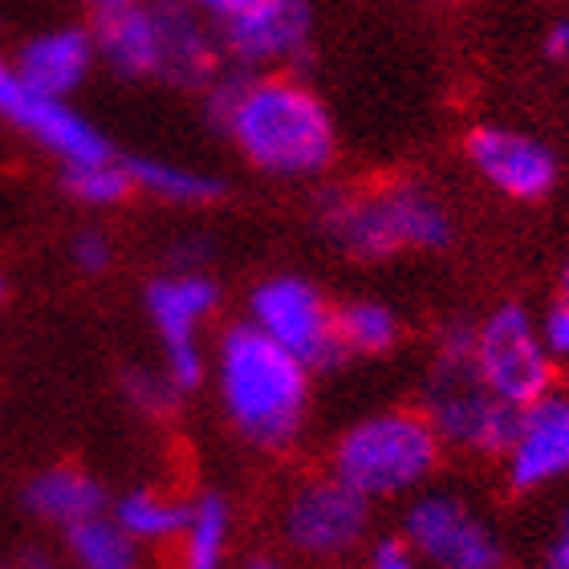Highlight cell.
Returning a JSON list of instances; mask_svg holds the SVG:
<instances>
[{
  "label": "cell",
  "mask_w": 569,
  "mask_h": 569,
  "mask_svg": "<svg viewBox=\"0 0 569 569\" xmlns=\"http://www.w3.org/2000/svg\"><path fill=\"white\" fill-rule=\"evenodd\" d=\"M497 463L517 497L561 485L569 476V391L553 387L537 403L517 411L509 448Z\"/></svg>",
  "instance_id": "14"
},
{
  "label": "cell",
  "mask_w": 569,
  "mask_h": 569,
  "mask_svg": "<svg viewBox=\"0 0 569 569\" xmlns=\"http://www.w3.org/2000/svg\"><path fill=\"white\" fill-rule=\"evenodd\" d=\"M541 326V338H546V350L558 362H569V301L566 297H553L546 309V318H537Z\"/></svg>",
  "instance_id": "28"
},
{
  "label": "cell",
  "mask_w": 569,
  "mask_h": 569,
  "mask_svg": "<svg viewBox=\"0 0 569 569\" xmlns=\"http://www.w3.org/2000/svg\"><path fill=\"white\" fill-rule=\"evenodd\" d=\"M0 569H4V566H0Z\"/></svg>",
  "instance_id": "37"
},
{
  "label": "cell",
  "mask_w": 569,
  "mask_h": 569,
  "mask_svg": "<svg viewBox=\"0 0 569 569\" xmlns=\"http://www.w3.org/2000/svg\"><path fill=\"white\" fill-rule=\"evenodd\" d=\"M70 257L86 277H102L114 264V240L102 228H82L70 244Z\"/></svg>",
  "instance_id": "26"
},
{
  "label": "cell",
  "mask_w": 569,
  "mask_h": 569,
  "mask_svg": "<svg viewBox=\"0 0 569 569\" xmlns=\"http://www.w3.org/2000/svg\"><path fill=\"white\" fill-rule=\"evenodd\" d=\"M24 505H29L37 521L70 529V525L86 521V517L107 512V488H102V480L94 472H86L78 463H53V468H41L29 480Z\"/></svg>",
  "instance_id": "18"
},
{
  "label": "cell",
  "mask_w": 569,
  "mask_h": 569,
  "mask_svg": "<svg viewBox=\"0 0 569 569\" xmlns=\"http://www.w3.org/2000/svg\"><path fill=\"white\" fill-rule=\"evenodd\" d=\"M188 512H191V497L142 485V488H131V492H122V497L114 500L110 517H114L139 546L167 549L179 541L183 525H188Z\"/></svg>",
  "instance_id": "19"
},
{
  "label": "cell",
  "mask_w": 569,
  "mask_h": 569,
  "mask_svg": "<svg viewBox=\"0 0 569 569\" xmlns=\"http://www.w3.org/2000/svg\"><path fill=\"white\" fill-rule=\"evenodd\" d=\"M220 281L208 269H167L151 277L142 306L151 318V330L163 346L167 379L176 382L179 395L200 391L208 382V350H203V330L220 309Z\"/></svg>",
  "instance_id": "9"
},
{
  "label": "cell",
  "mask_w": 569,
  "mask_h": 569,
  "mask_svg": "<svg viewBox=\"0 0 569 569\" xmlns=\"http://www.w3.org/2000/svg\"><path fill=\"white\" fill-rule=\"evenodd\" d=\"M472 362L500 403L525 411L558 387V358L546 350L541 326L521 301H500L476 321Z\"/></svg>",
  "instance_id": "8"
},
{
  "label": "cell",
  "mask_w": 569,
  "mask_h": 569,
  "mask_svg": "<svg viewBox=\"0 0 569 569\" xmlns=\"http://www.w3.org/2000/svg\"><path fill=\"white\" fill-rule=\"evenodd\" d=\"M232 549V505L224 492L191 497L188 525L176 541V569H224Z\"/></svg>",
  "instance_id": "20"
},
{
  "label": "cell",
  "mask_w": 569,
  "mask_h": 569,
  "mask_svg": "<svg viewBox=\"0 0 569 569\" xmlns=\"http://www.w3.org/2000/svg\"><path fill=\"white\" fill-rule=\"evenodd\" d=\"M203 114L269 179L309 183L338 163V122L326 98L297 73L224 70L203 90Z\"/></svg>",
  "instance_id": "1"
},
{
  "label": "cell",
  "mask_w": 569,
  "mask_h": 569,
  "mask_svg": "<svg viewBox=\"0 0 569 569\" xmlns=\"http://www.w3.org/2000/svg\"><path fill=\"white\" fill-rule=\"evenodd\" d=\"M0 119L58 154L61 167L94 163V159L114 154L107 134L98 131L94 122L78 114L66 98L41 94L29 82H21V73L12 70V61L4 58H0Z\"/></svg>",
  "instance_id": "13"
},
{
  "label": "cell",
  "mask_w": 569,
  "mask_h": 569,
  "mask_svg": "<svg viewBox=\"0 0 569 569\" xmlns=\"http://www.w3.org/2000/svg\"><path fill=\"white\" fill-rule=\"evenodd\" d=\"M463 159L488 188L512 203L549 200L561 176L558 151L546 139L505 122H480L463 134Z\"/></svg>",
  "instance_id": "12"
},
{
  "label": "cell",
  "mask_w": 569,
  "mask_h": 569,
  "mask_svg": "<svg viewBox=\"0 0 569 569\" xmlns=\"http://www.w3.org/2000/svg\"><path fill=\"white\" fill-rule=\"evenodd\" d=\"M122 395L131 399L134 411H142V416L151 419H163L171 416L179 407V387L171 379H167L163 367H127L122 370Z\"/></svg>",
  "instance_id": "25"
},
{
  "label": "cell",
  "mask_w": 569,
  "mask_h": 569,
  "mask_svg": "<svg viewBox=\"0 0 569 569\" xmlns=\"http://www.w3.org/2000/svg\"><path fill=\"white\" fill-rule=\"evenodd\" d=\"M399 537L416 549L423 569H500L505 546L485 509L456 488H423L403 500Z\"/></svg>",
  "instance_id": "10"
},
{
  "label": "cell",
  "mask_w": 569,
  "mask_h": 569,
  "mask_svg": "<svg viewBox=\"0 0 569 569\" xmlns=\"http://www.w3.org/2000/svg\"><path fill=\"white\" fill-rule=\"evenodd\" d=\"M541 49H546L549 61L566 66V61H569V17H558V21L549 24L546 37H541Z\"/></svg>",
  "instance_id": "30"
},
{
  "label": "cell",
  "mask_w": 569,
  "mask_h": 569,
  "mask_svg": "<svg viewBox=\"0 0 569 569\" xmlns=\"http://www.w3.org/2000/svg\"><path fill=\"white\" fill-rule=\"evenodd\" d=\"M244 569H293L289 561L273 558V553H257L252 561H244Z\"/></svg>",
  "instance_id": "33"
},
{
  "label": "cell",
  "mask_w": 569,
  "mask_h": 569,
  "mask_svg": "<svg viewBox=\"0 0 569 569\" xmlns=\"http://www.w3.org/2000/svg\"><path fill=\"white\" fill-rule=\"evenodd\" d=\"M0 301H4V281H0Z\"/></svg>",
  "instance_id": "36"
},
{
  "label": "cell",
  "mask_w": 569,
  "mask_h": 569,
  "mask_svg": "<svg viewBox=\"0 0 569 569\" xmlns=\"http://www.w3.org/2000/svg\"><path fill=\"white\" fill-rule=\"evenodd\" d=\"M362 569H423V561L416 558V549L407 546L399 533L370 537L362 549Z\"/></svg>",
  "instance_id": "27"
},
{
  "label": "cell",
  "mask_w": 569,
  "mask_h": 569,
  "mask_svg": "<svg viewBox=\"0 0 569 569\" xmlns=\"http://www.w3.org/2000/svg\"><path fill=\"white\" fill-rule=\"evenodd\" d=\"M541 569H569V509H566V517L558 521V533L549 537Z\"/></svg>",
  "instance_id": "31"
},
{
  "label": "cell",
  "mask_w": 569,
  "mask_h": 569,
  "mask_svg": "<svg viewBox=\"0 0 569 569\" xmlns=\"http://www.w3.org/2000/svg\"><path fill=\"white\" fill-rule=\"evenodd\" d=\"M333 321H338V342H342L346 358H387L403 342V318H399V309L379 301V297L342 301Z\"/></svg>",
  "instance_id": "23"
},
{
  "label": "cell",
  "mask_w": 569,
  "mask_h": 569,
  "mask_svg": "<svg viewBox=\"0 0 569 569\" xmlns=\"http://www.w3.org/2000/svg\"><path fill=\"white\" fill-rule=\"evenodd\" d=\"M313 216L326 240L362 264L439 252L456 240L448 200L416 176L379 179L362 188H326L313 203Z\"/></svg>",
  "instance_id": "3"
},
{
  "label": "cell",
  "mask_w": 569,
  "mask_h": 569,
  "mask_svg": "<svg viewBox=\"0 0 569 569\" xmlns=\"http://www.w3.org/2000/svg\"><path fill=\"white\" fill-rule=\"evenodd\" d=\"M151 9L154 24H159V73H154V82L203 94L228 70L220 29L191 0H151Z\"/></svg>",
  "instance_id": "15"
},
{
  "label": "cell",
  "mask_w": 569,
  "mask_h": 569,
  "mask_svg": "<svg viewBox=\"0 0 569 569\" xmlns=\"http://www.w3.org/2000/svg\"><path fill=\"white\" fill-rule=\"evenodd\" d=\"M216 403L244 448L289 456L313 411V370L240 318L220 330L208 355Z\"/></svg>",
  "instance_id": "2"
},
{
  "label": "cell",
  "mask_w": 569,
  "mask_h": 569,
  "mask_svg": "<svg viewBox=\"0 0 569 569\" xmlns=\"http://www.w3.org/2000/svg\"><path fill=\"white\" fill-rule=\"evenodd\" d=\"M443 460L448 451L419 407H382L338 431L326 456V472L367 505H379L411 500L431 488Z\"/></svg>",
  "instance_id": "4"
},
{
  "label": "cell",
  "mask_w": 569,
  "mask_h": 569,
  "mask_svg": "<svg viewBox=\"0 0 569 569\" xmlns=\"http://www.w3.org/2000/svg\"><path fill=\"white\" fill-rule=\"evenodd\" d=\"M228 70L237 73H293L313 49V0H264L232 21L216 24Z\"/></svg>",
  "instance_id": "11"
},
{
  "label": "cell",
  "mask_w": 569,
  "mask_h": 569,
  "mask_svg": "<svg viewBox=\"0 0 569 569\" xmlns=\"http://www.w3.org/2000/svg\"><path fill=\"white\" fill-rule=\"evenodd\" d=\"M127 171L134 179V191L142 196H154L163 203H176V208H208V203L224 200L228 183L212 171H200V167H183V163H167V159H127Z\"/></svg>",
  "instance_id": "22"
},
{
  "label": "cell",
  "mask_w": 569,
  "mask_h": 569,
  "mask_svg": "<svg viewBox=\"0 0 569 569\" xmlns=\"http://www.w3.org/2000/svg\"><path fill=\"white\" fill-rule=\"evenodd\" d=\"M90 37H94L98 61L114 78L154 82V73H159V24H154L151 0H142L134 9L102 12Z\"/></svg>",
  "instance_id": "17"
},
{
  "label": "cell",
  "mask_w": 569,
  "mask_h": 569,
  "mask_svg": "<svg viewBox=\"0 0 569 569\" xmlns=\"http://www.w3.org/2000/svg\"><path fill=\"white\" fill-rule=\"evenodd\" d=\"M61 183L73 200L86 208H119L134 196V179L122 159H94V163H73L61 171Z\"/></svg>",
  "instance_id": "24"
},
{
  "label": "cell",
  "mask_w": 569,
  "mask_h": 569,
  "mask_svg": "<svg viewBox=\"0 0 569 569\" xmlns=\"http://www.w3.org/2000/svg\"><path fill=\"white\" fill-rule=\"evenodd\" d=\"M326 289L306 273H273L257 281L244 301V321L261 330L269 342L306 362L309 370H338L346 362V350L338 342V321Z\"/></svg>",
  "instance_id": "7"
},
{
  "label": "cell",
  "mask_w": 569,
  "mask_h": 569,
  "mask_svg": "<svg viewBox=\"0 0 569 569\" xmlns=\"http://www.w3.org/2000/svg\"><path fill=\"white\" fill-rule=\"evenodd\" d=\"M191 4H196L212 24H224V21H232V17H240V12L264 4V0H191Z\"/></svg>",
  "instance_id": "29"
},
{
  "label": "cell",
  "mask_w": 569,
  "mask_h": 569,
  "mask_svg": "<svg viewBox=\"0 0 569 569\" xmlns=\"http://www.w3.org/2000/svg\"><path fill=\"white\" fill-rule=\"evenodd\" d=\"M431 4H456V0H431Z\"/></svg>",
  "instance_id": "35"
},
{
  "label": "cell",
  "mask_w": 569,
  "mask_h": 569,
  "mask_svg": "<svg viewBox=\"0 0 569 569\" xmlns=\"http://www.w3.org/2000/svg\"><path fill=\"white\" fill-rule=\"evenodd\" d=\"M558 297H566L569 301V261L561 264V273H558Z\"/></svg>",
  "instance_id": "34"
},
{
  "label": "cell",
  "mask_w": 569,
  "mask_h": 569,
  "mask_svg": "<svg viewBox=\"0 0 569 569\" xmlns=\"http://www.w3.org/2000/svg\"><path fill=\"white\" fill-rule=\"evenodd\" d=\"M90 9L102 17V12H119V9H134V4H142V0H86Z\"/></svg>",
  "instance_id": "32"
},
{
  "label": "cell",
  "mask_w": 569,
  "mask_h": 569,
  "mask_svg": "<svg viewBox=\"0 0 569 569\" xmlns=\"http://www.w3.org/2000/svg\"><path fill=\"white\" fill-rule=\"evenodd\" d=\"M66 549L78 569H151V549L139 546L110 512L70 525Z\"/></svg>",
  "instance_id": "21"
},
{
  "label": "cell",
  "mask_w": 569,
  "mask_h": 569,
  "mask_svg": "<svg viewBox=\"0 0 569 569\" xmlns=\"http://www.w3.org/2000/svg\"><path fill=\"white\" fill-rule=\"evenodd\" d=\"M476 321H448L431 346V362L419 382V411L436 427L451 456L500 460L517 427V411L488 391L472 362Z\"/></svg>",
  "instance_id": "5"
},
{
  "label": "cell",
  "mask_w": 569,
  "mask_h": 569,
  "mask_svg": "<svg viewBox=\"0 0 569 569\" xmlns=\"http://www.w3.org/2000/svg\"><path fill=\"white\" fill-rule=\"evenodd\" d=\"M98 66L94 37L86 29H49V33L24 41V49L17 53L12 70L21 73V82H29L41 94L70 98L78 86L90 78V70Z\"/></svg>",
  "instance_id": "16"
},
{
  "label": "cell",
  "mask_w": 569,
  "mask_h": 569,
  "mask_svg": "<svg viewBox=\"0 0 569 569\" xmlns=\"http://www.w3.org/2000/svg\"><path fill=\"white\" fill-rule=\"evenodd\" d=\"M375 512L330 472L297 476L277 505V533L293 558L309 566H346L362 558Z\"/></svg>",
  "instance_id": "6"
}]
</instances>
